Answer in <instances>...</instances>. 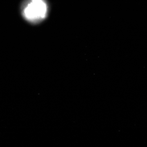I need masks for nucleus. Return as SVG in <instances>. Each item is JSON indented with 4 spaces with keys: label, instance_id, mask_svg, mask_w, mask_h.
Segmentation results:
<instances>
[{
    "label": "nucleus",
    "instance_id": "obj_1",
    "mask_svg": "<svg viewBox=\"0 0 147 147\" xmlns=\"http://www.w3.org/2000/svg\"><path fill=\"white\" fill-rule=\"evenodd\" d=\"M47 11V5L43 0H32L24 8L23 14L27 21L35 24L45 19Z\"/></svg>",
    "mask_w": 147,
    "mask_h": 147
}]
</instances>
